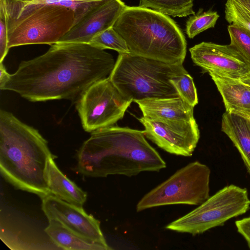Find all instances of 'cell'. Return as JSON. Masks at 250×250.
Here are the masks:
<instances>
[{
	"label": "cell",
	"mask_w": 250,
	"mask_h": 250,
	"mask_svg": "<svg viewBox=\"0 0 250 250\" xmlns=\"http://www.w3.org/2000/svg\"><path fill=\"white\" fill-rule=\"evenodd\" d=\"M7 10H17L41 5L62 6L72 9L75 24L89 11L108 0H3Z\"/></svg>",
	"instance_id": "obj_19"
},
{
	"label": "cell",
	"mask_w": 250,
	"mask_h": 250,
	"mask_svg": "<svg viewBox=\"0 0 250 250\" xmlns=\"http://www.w3.org/2000/svg\"><path fill=\"white\" fill-rule=\"evenodd\" d=\"M77 161L78 171L93 177H131L167 167L143 131L114 125L91 132L78 152Z\"/></svg>",
	"instance_id": "obj_2"
},
{
	"label": "cell",
	"mask_w": 250,
	"mask_h": 250,
	"mask_svg": "<svg viewBox=\"0 0 250 250\" xmlns=\"http://www.w3.org/2000/svg\"><path fill=\"white\" fill-rule=\"evenodd\" d=\"M89 43L104 50L110 49L115 50L119 54L130 53L125 41L113 27L97 35Z\"/></svg>",
	"instance_id": "obj_22"
},
{
	"label": "cell",
	"mask_w": 250,
	"mask_h": 250,
	"mask_svg": "<svg viewBox=\"0 0 250 250\" xmlns=\"http://www.w3.org/2000/svg\"><path fill=\"white\" fill-rule=\"evenodd\" d=\"M48 161L47 180L51 193L69 203L82 207L87 199V193L68 179L59 169L54 159Z\"/></svg>",
	"instance_id": "obj_17"
},
{
	"label": "cell",
	"mask_w": 250,
	"mask_h": 250,
	"mask_svg": "<svg viewBox=\"0 0 250 250\" xmlns=\"http://www.w3.org/2000/svg\"><path fill=\"white\" fill-rule=\"evenodd\" d=\"M170 82L184 102L193 107L198 104L197 90L193 78L188 72L173 78Z\"/></svg>",
	"instance_id": "obj_23"
},
{
	"label": "cell",
	"mask_w": 250,
	"mask_h": 250,
	"mask_svg": "<svg viewBox=\"0 0 250 250\" xmlns=\"http://www.w3.org/2000/svg\"><path fill=\"white\" fill-rule=\"evenodd\" d=\"M225 18L230 24L242 27L250 31V11L235 0H227Z\"/></svg>",
	"instance_id": "obj_25"
},
{
	"label": "cell",
	"mask_w": 250,
	"mask_h": 250,
	"mask_svg": "<svg viewBox=\"0 0 250 250\" xmlns=\"http://www.w3.org/2000/svg\"><path fill=\"white\" fill-rule=\"evenodd\" d=\"M210 170L198 161L176 171L146 194L136 205V211L167 205H199L209 198Z\"/></svg>",
	"instance_id": "obj_7"
},
{
	"label": "cell",
	"mask_w": 250,
	"mask_h": 250,
	"mask_svg": "<svg viewBox=\"0 0 250 250\" xmlns=\"http://www.w3.org/2000/svg\"><path fill=\"white\" fill-rule=\"evenodd\" d=\"M219 18L216 11L203 12L200 9L197 14L190 16L186 22V32L188 38H193L200 33L213 28Z\"/></svg>",
	"instance_id": "obj_21"
},
{
	"label": "cell",
	"mask_w": 250,
	"mask_h": 250,
	"mask_svg": "<svg viewBox=\"0 0 250 250\" xmlns=\"http://www.w3.org/2000/svg\"><path fill=\"white\" fill-rule=\"evenodd\" d=\"M8 28L6 10L3 0H0V62L8 51Z\"/></svg>",
	"instance_id": "obj_26"
},
{
	"label": "cell",
	"mask_w": 250,
	"mask_h": 250,
	"mask_svg": "<svg viewBox=\"0 0 250 250\" xmlns=\"http://www.w3.org/2000/svg\"><path fill=\"white\" fill-rule=\"evenodd\" d=\"M139 6L173 17H184L195 14L193 0H139Z\"/></svg>",
	"instance_id": "obj_20"
},
{
	"label": "cell",
	"mask_w": 250,
	"mask_h": 250,
	"mask_svg": "<svg viewBox=\"0 0 250 250\" xmlns=\"http://www.w3.org/2000/svg\"><path fill=\"white\" fill-rule=\"evenodd\" d=\"M188 72L183 64H170L132 53L119 54L109 78L122 95L132 102L179 97L170 82Z\"/></svg>",
	"instance_id": "obj_5"
},
{
	"label": "cell",
	"mask_w": 250,
	"mask_h": 250,
	"mask_svg": "<svg viewBox=\"0 0 250 250\" xmlns=\"http://www.w3.org/2000/svg\"><path fill=\"white\" fill-rule=\"evenodd\" d=\"M6 13L9 49L23 45L56 43L76 21L74 11L62 6L41 5L6 10Z\"/></svg>",
	"instance_id": "obj_6"
},
{
	"label": "cell",
	"mask_w": 250,
	"mask_h": 250,
	"mask_svg": "<svg viewBox=\"0 0 250 250\" xmlns=\"http://www.w3.org/2000/svg\"><path fill=\"white\" fill-rule=\"evenodd\" d=\"M220 92L226 111H250V86L239 79L209 74Z\"/></svg>",
	"instance_id": "obj_15"
},
{
	"label": "cell",
	"mask_w": 250,
	"mask_h": 250,
	"mask_svg": "<svg viewBox=\"0 0 250 250\" xmlns=\"http://www.w3.org/2000/svg\"><path fill=\"white\" fill-rule=\"evenodd\" d=\"M44 231L58 247L71 250H108L104 246L86 239L72 231L59 222L48 220Z\"/></svg>",
	"instance_id": "obj_18"
},
{
	"label": "cell",
	"mask_w": 250,
	"mask_h": 250,
	"mask_svg": "<svg viewBox=\"0 0 250 250\" xmlns=\"http://www.w3.org/2000/svg\"><path fill=\"white\" fill-rule=\"evenodd\" d=\"M235 225L238 232L245 239L250 249V217L236 221Z\"/></svg>",
	"instance_id": "obj_27"
},
{
	"label": "cell",
	"mask_w": 250,
	"mask_h": 250,
	"mask_svg": "<svg viewBox=\"0 0 250 250\" xmlns=\"http://www.w3.org/2000/svg\"><path fill=\"white\" fill-rule=\"evenodd\" d=\"M10 74H9L4 65L2 62H0V85L4 83L8 79Z\"/></svg>",
	"instance_id": "obj_28"
},
{
	"label": "cell",
	"mask_w": 250,
	"mask_h": 250,
	"mask_svg": "<svg viewBox=\"0 0 250 250\" xmlns=\"http://www.w3.org/2000/svg\"><path fill=\"white\" fill-rule=\"evenodd\" d=\"M146 118L160 121L195 120L193 107L180 97L148 98L136 101Z\"/></svg>",
	"instance_id": "obj_14"
},
{
	"label": "cell",
	"mask_w": 250,
	"mask_h": 250,
	"mask_svg": "<svg viewBox=\"0 0 250 250\" xmlns=\"http://www.w3.org/2000/svg\"><path fill=\"white\" fill-rule=\"evenodd\" d=\"M228 30L230 39V44L250 65V31L234 24H230Z\"/></svg>",
	"instance_id": "obj_24"
},
{
	"label": "cell",
	"mask_w": 250,
	"mask_h": 250,
	"mask_svg": "<svg viewBox=\"0 0 250 250\" xmlns=\"http://www.w3.org/2000/svg\"><path fill=\"white\" fill-rule=\"evenodd\" d=\"M138 120L144 126L145 137L161 149L176 155L192 156L200 138L195 120L160 121L142 116Z\"/></svg>",
	"instance_id": "obj_10"
},
{
	"label": "cell",
	"mask_w": 250,
	"mask_h": 250,
	"mask_svg": "<svg viewBox=\"0 0 250 250\" xmlns=\"http://www.w3.org/2000/svg\"><path fill=\"white\" fill-rule=\"evenodd\" d=\"M193 62L209 74L242 79L250 73V65L230 44L202 42L189 49Z\"/></svg>",
	"instance_id": "obj_12"
},
{
	"label": "cell",
	"mask_w": 250,
	"mask_h": 250,
	"mask_svg": "<svg viewBox=\"0 0 250 250\" xmlns=\"http://www.w3.org/2000/svg\"><path fill=\"white\" fill-rule=\"evenodd\" d=\"M240 80L245 84L250 86V73L245 78Z\"/></svg>",
	"instance_id": "obj_30"
},
{
	"label": "cell",
	"mask_w": 250,
	"mask_h": 250,
	"mask_svg": "<svg viewBox=\"0 0 250 250\" xmlns=\"http://www.w3.org/2000/svg\"><path fill=\"white\" fill-rule=\"evenodd\" d=\"M221 129L238 150L250 174V122L237 113L226 111L222 116Z\"/></svg>",
	"instance_id": "obj_16"
},
{
	"label": "cell",
	"mask_w": 250,
	"mask_h": 250,
	"mask_svg": "<svg viewBox=\"0 0 250 250\" xmlns=\"http://www.w3.org/2000/svg\"><path fill=\"white\" fill-rule=\"evenodd\" d=\"M53 156L37 129L0 109V169L8 182L41 198L51 194L47 169Z\"/></svg>",
	"instance_id": "obj_3"
},
{
	"label": "cell",
	"mask_w": 250,
	"mask_h": 250,
	"mask_svg": "<svg viewBox=\"0 0 250 250\" xmlns=\"http://www.w3.org/2000/svg\"><path fill=\"white\" fill-rule=\"evenodd\" d=\"M125 7L121 0H108L86 14L57 43H89L97 35L113 27Z\"/></svg>",
	"instance_id": "obj_13"
},
{
	"label": "cell",
	"mask_w": 250,
	"mask_h": 250,
	"mask_svg": "<svg viewBox=\"0 0 250 250\" xmlns=\"http://www.w3.org/2000/svg\"><path fill=\"white\" fill-rule=\"evenodd\" d=\"M132 102L122 95L108 77L87 88L77 100L76 108L83 128L92 132L113 125L123 118Z\"/></svg>",
	"instance_id": "obj_9"
},
{
	"label": "cell",
	"mask_w": 250,
	"mask_h": 250,
	"mask_svg": "<svg viewBox=\"0 0 250 250\" xmlns=\"http://www.w3.org/2000/svg\"><path fill=\"white\" fill-rule=\"evenodd\" d=\"M115 62L112 55L90 43H56L21 62L0 89L34 102L78 100L91 85L109 77Z\"/></svg>",
	"instance_id": "obj_1"
},
{
	"label": "cell",
	"mask_w": 250,
	"mask_h": 250,
	"mask_svg": "<svg viewBox=\"0 0 250 250\" xmlns=\"http://www.w3.org/2000/svg\"><path fill=\"white\" fill-rule=\"evenodd\" d=\"M245 117L250 122V111L236 113Z\"/></svg>",
	"instance_id": "obj_31"
},
{
	"label": "cell",
	"mask_w": 250,
	"mask_h": 250,
	"mask_svg": "<svg viewBox=\"0 0 250 250\" xmlns=\"http://www.w3.org/2000/svg\"><path fill=\"white\" fill-rule=\"evenodd\" d=\"M130 53L170 64H183L185 37L168 16L139 6H126L113 25Z\"/></svg>",
	"instance_id": "obj_4"
},
{
	"label": "cell",
	"mask_w": 250,
	"mask_h": 250,
	"mask_svg": "<svg viewBox=\"0 0 250 250\" xmlns=\"http://www.w3.org/2000/svg\"><path fill=\"white\" fill-rule=\"evenodd\" d=\"M250 11V0H235Z\"/></svg>",
	"instance_id": "obj_29"
},
{
	"label": "cell",
	"mask_w": 250,
	"mask_h": 250,
	"mask_svg": "<svg viewBox=\"0 0 250 250\" xmlns=\"http://www.w3.org/2000/svg\"><path fill=\"white\" fill-rule=\"evenodd\" d=\"M42 208L48 220H55L77 234L101 244L108 250L107 244L100 228V222L81 207L69 203L50 194L42 198Z\"/></svg>",
	"instance_id": "obj_11"
},
{
	"label": "cell",
	"mask_w": 250,
	"mask_h": 250,
	"mask_svg": "<svg viewBox=\"0 0 250 250\" xmlns=\"http://www.w3.org/2000/svg\"><path fill=\"white\" fill-rule=\"evenodd\" d=\"M250 206L247 189L231 185L209 197L190 212L169 223L166 229L192 235L201 234L244 214Z\"/></svg>",
	"instance_id": "obj_8"
}]
</instances>
